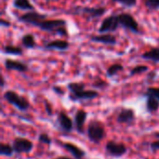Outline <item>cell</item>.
<instances>
[{
	"mask_svg": "<svg viewBox=\"0 0 159 159\" xmlns=\"http://www.w3.org/2000/svg\"><path fill=\"white\" fill-rule=\"evenodd\" d=\"M67 89L71 92L70 99L75 102L89 101L99 96V93L95 90H87L86 85L82 82H71L67 85Z\"/></svg>",
	"mask_w": 159,
	"mask_h": 159,
	"instance_id": "obj_1",
	"label": "cell"
},
{
	"mask_svg": "<svg viewBox=\"0 0 159 159\" xmlns=\"http://www.w3.org/2000/svg\"><path fill=\"white\" fill-rule=\"evenodd\" d=\"M37 27L42 31L57 34L61 36H67L68 32L66 29V20L63 19L44 20L38 23Z\"/></svg>",
	"mask_w": 159,
	"mask_h": 159,
	"instance_id": "obj_2",
	"label": "cell"
},
{
	"mask_svg": "<svg viewBox=\"0 0 159 159\" xmlns=\"http://www.w3.org/2000/svg\"><path fill=\"white\" fill-rule=\"evenodd\" d=\"M88 138L93 143H100L105 136V129L103 124L99 120H91L87 129Z\"/></svg>",
	"mask_w": 159,
	"mask_h": 159,
	"instance_id": "obj_3",
	"label": "cell"
},
{
	"mask_svg": "<svg viewBox=\"0 0 159 159\" xmlns=\"http://www.w3.org/2000/svg\"><path fill=\"white\" fill-rule=\"evenodd\" d=\"M3 97L9 104L15 106L18 110L21 112L27 111L30 108V102H28V100L13 90H7L4 93Z\"/></svg>",
	"mask_w": 159,
	"mask_h": 159,
	"instance_id": "obj_4",
	"label": "cell"
},
{
	"mask_svg": "<svg viewBox=\"0 0 159 159\" xmlns=\"http://www.w3.org/2000/svg\"><path fill=\"white\" fill-rule=\"evenodd\" d=\"M117 18H118L120 26H122L123 28L127 30H129L130 32L134 34L140 33L139 23L137 22V20L132 15H130L129 13H120V14H117Z\"/></svg>",
	"mask_w": 159,
	"mask_h": 159,
	"instance_id": "obj_5",
	"label": "cell"
},
{
	"mask_svg": "<svg viewBox=\"0 0 159 159\" xmlns=\"http://www.w3.org/2000/svg\"><path fill=\"white\" fill-rule=\"evenodd\" d=\"M12 147L16 154H29L34 148V143L28 139L16 137L12 142Z\"/></svg>",
	"mask_w": 159,
	"mask_h": 159,
	"instance_id": "obj_6",
	"label": "cell"
},
{
	"mask_svg": "<svg viewBox=\"0 0 159 159\" xmlns=\"http://www.w3.org/2000/svg\"><path fill=\"white\" fill-rule=\"evenodd\" d=\"M106 12L104 7H73V14H86L89 19H96L100 18Z\"/></svg>",
	"mask_w": 159,
	"mask_h": 159,
	"instance_id": "obj_7",
	"label": "cell"
},
{
	"mask_svg": "<svg viewBox=\"0 0 159 159\" xmlns=\"http://www.w3.org/2000/svg\"><path fill=\"white\" fill-rule=\"evenodd\" d=\"M47 17H48L47 14L39 13V12H36V11L33 10V11H29V12L20 16L19 20L21 21V22H24V23H27V24L37 27L38 23L41 22L42 20H46Z\"/></svg>",
	"mask_w": 159,
	"mask_h": 159,
	"instance_id": "obj_8",
	"label": "cell"
},
{
	"mask_svg": "<svg viewBox=\"0 0 159 159\" xmlns=\"http://www.w3.org/2000/svg\"><path fill=\"white\" fill-rule=\"evenodd\" d=\"M106 153L114 157H121L127 154V147L122 143H116L115 141H109L105 145Z\"/></svg>",
	"mask_w": 159,
	"mask_h": 159,
	"instance_id": "obj_9",
	"label": "cell"
},
{
	"mask_svg": "<svg viewBox=\"0 0 159 159\" xmlns=\"http://www.w3.org/2000/svg\"><path fill=\"white\" fill-rule=\"evenodd\" d=\"M120 26L117 14L111 15L109 17H106L102 21L101 26L99 27V33L100 34H107L110 32H115L117 30V28Z\"/></svg>",
	"mask_w": 159,
	"mask_h": 159,
	"instance_id": "obj_10",
	"label": "cell"
},
{
	"mask_svg": "<svg viewBox=\"0 0 159 159\" xmlns=\"http://www.w3.org/2000/svg\"><path fill=\"white\" fill-rule=\"evenodd\" d=\"M57 123H58V126L60 128V129L61 131H64V132H71L74 129V123H73V120L69 117V116L61 111L58 114V116H57Z\"/></svg>",
	"mask_w": 159,
	"mask_h": 159,
	"instance_id": "obj_11",
	"label": "cell"
},
{
	"mask_svg": "<svg viewBox=\"0 0 159 159\" xmlns=\"http://www.w3.org/2000/svg\"><path fill=\"white\" fill-rule=\"evenodd\" d=\"M135 112L130 108H122L116 117L117 122L122 124H131L135 121Z\"/></svg>",
	"mask_w": 159,
	"mask_h": 159,
	"instance_id": "obj_12",
	"label": "cell"
},
{
	"mask_svg": "<svg viewBox=\"0 0 159 159\" xmlns=\"http://www.w3.org/2000/svg\"><path fill=\"white\" fill-rule=\"evenodd\" d=\"M87 117H88V113L83 109L77 110V112L75 115V128L79 134L84 133V126Z\"/></svg>",
	"mask_w": 159,
	"mask_h": 159,
	"instance_id": "obj_13",
	"label": "cell"
},
{
	"mask_svg": "<svg viewBox=\"0 0 159 159\" xmlns=\"http://www.w3.org/2000/svg\"><path fill=\"white\" fill-rule=\"evenodd\" d=\"M90 41L96 42V43H102V44L109 45V46H115L117 42L116 37L111 34H101L97 35H91Z\"/></svg>",
	"mask_w": 159,
	"mask_h": 159,
	"instance_id": "obj_14",
	"label": "cell"
},
{
	"mask_svg": "<svg viewBox=\"0 0 159 159\" xmlns=\"http://www.w3.org/2000/svg\"><path fill=\"white\" fill-rule=\"evenodd\" d=\"M4 65L7 70L9 71H17L20 73H25L28 71V66L19 61H13L11 59H6L4 61Z\"/></svg>",
	"mask_w": 159,
	"mask_h": 159,
	"instance_id": "obj_15",
	"label": "cell"
},
{
	"mask_svg": "<svg viewBox=\"0 0 159 159\" xmlns=\"http://www.w3.org/2000/svg\"><path fill=\"white\" fill-rule=\"evenodd\" d=\"M62 147L67 150L75 159H82L85 157L86 156V152L81 149L80 147H78L77 145L72 143H62Z\"/></svg>",
	"mask_w": 159,
	"mask_h": 159,
	"instance_id": "obj_16",
	"label": "cell"
},
{
	"mask_svg": "<svg viewBox=\"0 0 159 159\" xmlns=\"http://www.w3.org/2000/svg\"><path fill=\"white\" fill-rule=\"evenodd\" d=\"M69 47H70V43L62 39H55L44 45V48L47 49H55V50H61V51L68 49Z\"/></svg>",
	"mask_w": 159,
	"mask_h": 159,
	"instance_id": "obj_17",
	"label": "cell"
},
{
	"mask_svg": "<svg viewBox=\"0 0 159 159\" xmlns=\"http://www.w3.org/2000/svg\"><path fill=\"white\" fill-rule=\"evenodd\" d=\"M146 98V110L148 113H155L159 109V101L152 95H145Z\"/></svg>",
	"mask_w": 159,
	"mask_h": 159,
	"instance_id": "obj_18",
	"label": "cell"
},
{
	"mask_svg": "<svg viewBox=\"0 0 159 159\" xmlns=\"http://www.w3.org/2000/svg\"><path fill=\"white\" fill-rule=\"evenodd\" d=\"M12 5L15 8L18 9L29 10V11L34 10V7L33 6V4H31L29 0H13Z\"/></svg>",
	"mask_w": 159,
	"mask_h": 159,
	"instance_id": "obj_19",
	"label": "cell"
},
{
	"mask_svg": "<svg viewBox=\"0 0 159 159\" xmlns=\"http://www.w3.org/2000/svg\"><path fill=\"white\" fill-rule=\"evenodd\" d=\"M142 58L147 61L159 62V48H153L150 50L144 52L142 55Z\"/></svg>",
	"mask_w": 159,
	"mask_h": 159,
	"instance_id": "obj_20",
	"label": "cell"
},
{
	"mask_svg": "<svg viewBox=\"0 0 159 159\" xmlns=\"http://www.w3.org/2000/svg\"><path fill=\"white\" fill-rule=\"evenodd\" d=\"M21 43H22L23 47H25L26 48H34L36 46L34 36L32 34H24L21 38Z\"/></svg>",
	"mask_w": 159,
	"mask_h": 159,
	"instance_id": "obj_21",
	"label": "cell"
},
{
	"mask_svg": "<svg viewBox=\"0 0 159 159\" xmlns=\"http://www.w3.org/2000/svg\"><path fill=\"white\" fill-rule=\"evenodd\" d=\"M3 52L5 54L17 55V56H20L23 53L22 49L20 47H15V46H11V45H6L3 48Z\"/></svg>",
	"mask_w": 159,
	"mask_h": 159,
	"instance_id": "obj_22",
	"label": "cell"
},
{
	"mask_svg": "<svg viewBox=\"0 0 159 159\" xmlns=\"http://www.w3.org/2000/svg\"><path fill=\"white\" fill-rule=\"evenodd\" d=\"M123 70H124V66H123L122 64H120V63H114V64H112V65L107 69L106 75H107V76L112 77V76L116 75L117 73L122 72Z\"/></svg>",
	"mask_w": 159,
	"mask_h": 159,
	"instance_id": "obj_23",
	"label": "cell"
},
{
	"mask_svg": "<svg viewBox=\"0 0 159 159\" xmlns=\"http://www.w3.org/2000/svg\"><path fill=\"white\" fill-rule=\"evenodd\" d=\"M14 149L12 147V145L8 144V143H1L0 144V154L1 156H5V157H11L14 154Z\"/></svg>",
	"mask_w": 159,
	"mask_h": 159,
	"instance_id": "obj_24",
	"label": "cell"
},
{
	"mask_svg": "<svg viewBox=\"0 0 159 159\" xmlns=\"http://www.w3.org/2000/svg\"><path fill=\"white\" fill-rule=\"evenodd\" d=\"M148 66L146 65H137L135 66L134 68H132L130 70V73H129V75H138V74H142V73H144V72H147L148 71Z\"/></svg>",
	"mask_w": 159,
	"mask_h": 159,
	"instance_id": "obj_25",
	"label": "cell"
},
{
	"mask_svg": "<svg viewBox=\"0 0 159 159\" xmlns=\"http://www.w3.org/2000/svg\"><path fill=\"white\" fill-rule=\"evenodd\" d=\"M114 3H118L125 7H133L137 5V0H111Z\"/></svg>",
	"mask_w": 159,
	"mask_h": 159,
	"instance_id": "obj_26",
	"label": "cell"
},
{
	"mask_svg": "<svg viewBox=\"0 0 159 159\" xmlns=\"http://www.w3.org/2000/svg\"><path fill=\"white\" fill-rule=\"evenodd\" d=\"M144 5L149 9H159V0H144Z\"/></svg>",
	"mask_w": 159,
	"mask_h": 159,
	"instance_id": "obj_27",
	"label": "cell"
},
{
	"mask_svg": "<svg viewBox=\"0 0 159 159\" xmlns=\"http://www.w3.org/2000/svg\"><path fill=\"white\" fill-rule=\"evenodd\" d=\"M38 141H39V143H44V144H48L49 145V144L52 143V140H51V138L49 137V135L48 133H41V134H39Z\"/></svg>",
	"mask_w": 159,
	"mask_h": 159,
	"instance_id": "obj_28",
	"label": "cell"
},
{
	"mask_svg": "<svg viewBox=\"0 0 159 159\" xmlns=\"http://www.w3.org/2000/svg\"><path fill=\"white\" fill-rule=\"evenodd\" d=\"M145 95H152L159 101V88H153V87L148 88Z\"/></svg>",
	"mask_w": 159,
	"mask_h": 159,
	"instance_id": "obj_29",
	"label": "cell"
},
{
	"mask_svg": "<svg viewBox=\"0 0 159 159\" xmlns=\"http://www.w3.org/2000/svg\"><path fill=\"white\" fill-rule=\"evenodd\" d=\"M44 103H45V110H46V113H47L48 116H52L53 111H52V106H51V104L48 102V100H45Z\"/></svg>",
	"mask_w": 159,
	"mask_h": 159,
	"instance_id": "obj_30",
	"label": "cell"
},
{
	"mask_svg": "<svg viewBox=\"0 0 159 159\" xmlns=\"http://www.w3.org/2000/svg\"><path fill=\"white\" fill-rule=\"evenodd\" d=\"M105 86H107V83H106L105 81L102 80V79H98V80L93 84V87H94V88H98V89H102V88H104Z\"/></svg>",
	"mask_w": 159,
	"mask_h": 159,
	"instance_id": "obj_31",
	"label": "cell"
},
{
	"mask_svg": "<svg viewBox=\"0 0 159 159\" xmlns=\"http://www.w3.org/2000/svg\"><path fill=\"white\" fill-rule=\"evenodd\" d=\"M52 90L56 93V94H59V95H63L65 92H64V90L61 88V87H59V86H53L52 87Z\"/></svg>",
	"mask_w": 159,
	"mask_h": 159,
	"instance_id": "obj_32",
	"label": "cell"
},
{
	"mask_svg": "<svg viewBox=\"0 0 159 159\" xmlns=\"http://www.w3.org/2000/svg\"><path fill=\"white\" fill-rule=\"evenodd\" d=\"M150 147H151V150L156 152V151H158L159 150V140L157 141H155L153 143H151L150 144Z\"/></svg>",
	"mask_w": 159,
	"mask_h": 159,
	"instance_id": "obj_33",
	"label": "cell"
},
{
	"mask_svg": "<svg viewBox=\"0 0 159 159\" xmlns=\"http://www.w3.org/2000/svg\"><path fill=\"white\" fill-rule=\"evenodd\" d=\"M0 24H1L2 27H9V26L11 25V23H10L8 20H4V19H2V20H0Z\"/></svg>",
	"mask_w": 159,
	"mask_h": 159,
	"instance_id": "obj_34",
	"label": "cell"
},
{
	"mask_svg": "<svg viewBox=\"0 0 159 159\" xmlns=\"http://www.w3.org/2000/svg\"><path fill=\"white\" fill-rule=\"evenodd\" d=\"M5 78H4V76L3 75H1V88H4L5 87Z\"/></svg>",
	"mask_w": 159,
	"mask_h": 159,
	"instance_id": "obj_35",
	"label": "cell"
},
{
	"mask_svg": "<svg viewBox=\"0 0 159 159\" xmlns=\"http://www.w3.org/2000/svg\"><path fill=\"white\" fill-rule=\"evenodd\" d=\"M53 159H71L70 157H57V158Z\"/></svg>",
	"mask_w": 159,
	"mask_h": 159,
	"instance_id": "obj_36",
	"label": "cell"
},
{
	"mask_svg": "<svg viewBox=\"0 0 159 159\" xmlns=\"http://www.w3.org/2000/svg\"><path fill=\"white\" fill-rule=\"evenodd\" d=\"M157 137H159V134H157Z\"/></svg>",
	"mask_w": 159,
	"mask_h": 159,
	"instance_id": "obj_37",
	"label": "cell"
},
{
	"mask_svg": "<svg viewBox=\"0 0 159 159\" xmlns=\"http://www.w3.org/2000/svg\"><path fill=\"white\" fill-rule=\"evenodd\" d=\"M47 1H49V0H47Z\"/></svg>",
	"mask_w": 159,
	"mask_h": 159,
	"instance_id": "obj_38",
	"label": "cell"
}]
</instances>
